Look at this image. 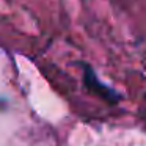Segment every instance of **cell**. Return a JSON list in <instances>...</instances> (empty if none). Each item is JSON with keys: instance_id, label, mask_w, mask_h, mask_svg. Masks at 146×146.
Masks as SVG:
<instances>
[{"instance_id": "6da1fadb", "label": "cell", "mask_w": 146, "mask_h": 146, "mask_svg": "<svg viewBox=\"0 0 146 146\" xmlns=\"http://www.w3.org/2000/svg\"><path fill=\"white\" fill-rule=\"evenodd\" d=\"M85 83L93 93H96V94L101 96L102 99H105V101L116 102L118 99H119L118 94L113 91V90L99 82L98 77H96V74H94V71H93L91 68H88V66H85Z\"/></svg>"}]
</instances>
